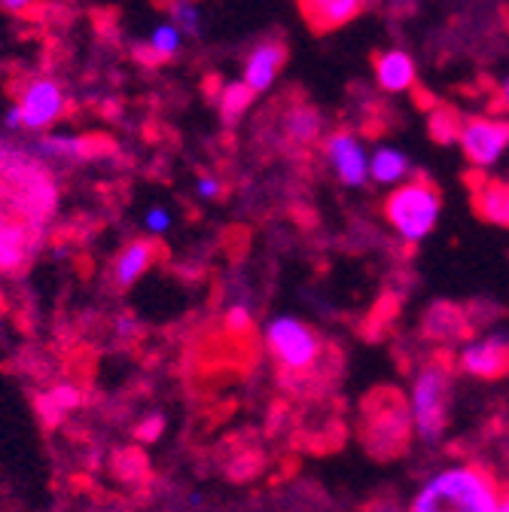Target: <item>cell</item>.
<instances>
[{"instance_id":"cell-1","label":"cell","mask_w":509,"mask_h":512,"mask_svg":"<svg viewBox=\"0 0 509 512\" xmlns=\"http://www.w3.org/2000/svg\"><path fill=\"white\" fill-rule=\"evenodd\" d=\"M500 479L476 461H452L430 470L406 500V512H497Z\"/></svg>"},{"instance_id":"cell-2","label":"cell","mask_w":509,"mask_h":512,"mask_svg":"<svg viewBox=\"0 0 509 512\" xmlns=\"http://www.w3.org/2000/svg\"><path fill=\"white\" fill-rule=\"evenodd\" d=\"M406 409L412 424V439L433 448L445 439L452 427V406H455V372L442 360L421 363L406 388Z\"/></svg>"},{"instance_id":"cell-3","label":"cell","mask_w":509,"mask_h":512,"mask_svg":"<svg viewBox=\"0 0 509 512\" xmlns=\"http://www.w3.org/2000/svg\"><path fill=\"white\" fill-rule=\"evenodd\" d=\"M381 214H385V223L391 226V232L403 244L418 247L439 226L442 192L433 180L412 174L409 180L388 189V199H385V205H381Z\"/></svg>"},{"instance_id":"cell-4","label":"cell","mask_w":509,"mask_h":512,"mask_svg":"<svg viewBox=\"0 0 509 512\" xmlns=\"http://www.w3.org/2000/svg\"><path fill=\"white\" fill-rule=\"evenodd\" d=\"M266 348L272 354V360L293 375H308L321 366L324 357V339L317 336V330H311L302 317L296 314H278L272 317L266 330H263Z\"/></svg>"},{"instance_id":"cell-5","label":"cell","mask_w":509,"mask_h":512,"mask_svg":"<svg viewBox=\"0 0 509 512\" xmlns=\"http://www.w3.org/2000/svg\"><path fill=\"white\" fill-rule=\"evenodd\" d=\"M412 439V424H409V409L406 400L391 391L378 403L369 406L363 418V445L378 458H394Z\"/></svg>"},{"instance_id":"cell-6","label":"cell","mask_w":509,"mask_h":512,"mask_svg":"<svg viewBox=\"0 0 509 512\" xmlns=\"http://www.w3.org/2000/svg\"><path fill=\"white\" fill-rule=\"evenodd\" d=\"M458 150L476 171H491L509 153V116L473 113L461 116Z\"/></svg>"},{"instance_id":"cell-7","label":"cell","mask_w":509,"mask_h":512,"mask_svg":"<svg viewBox=\"0 0 509 512\" xmlns=\"http://www.w3.org/2000/svg\"><path fill=\"white\" fill-rule=\"evenodd\" d=\"M321 153L333 177L345 189H363L369 183V147L351 128H336L321 141Z\"/></svg>"},{"instance_id":"cell-8","label":"cell","mask_w":509,"mask_h":512,"mask_svg":"<svg viewBox=\"0 0 509 512\" xmlns=\"http://www.w3.org/2000/svg\"><path fill=\"white\" fill-rule=\"evenodd\" d=\"M455 369L476 381H497L509 372V336L500 330L464 339L455 357Z\"/></svg>"},{"instance_id":"cell-9","label":"cell","mask_w":509,"mask_h":512,"mask_svg":"<svg viewBox=\"0 0 509 512\" xmlns=\"http://www.w3.org/2000/svg\"><path fill=\"white\" fill-rule=\"evenodd\" d=\"M19 113L25 132H49V128L68 113V95L52 77H34L19 95Z\"/></svg>"},{"instance_id":"cell-10","label":"cell","mask_w":509,"mask_h":512,"mask_svg":"<svg viewBox=\"0 0 509 512\" xmlns=\"http://www.w3.org/2000/svg\"><path fill=\"white\" fill-rule=\"evenodd\" d=\"M287 64V43L278 40V37H266L260 43H253L250 52L244 55V64H241V83L253 92V95H266L281 71Z\"/></svg>"},{"instance_id":"cell-11","label":"cell","mask_w":509,"mask_h":512,"mask_svg":"<svg viewBox=\"0 0 509 512\" xmlns=\"http://www.w3.org/2000/svg\"><path fill=\"white\" fill-rule=\"evenodd\" d=\"M372 77L385 95H406L418 86V61L400 46L381 49L372 58Z\"/></svg>"},{"instance_id":"cell-12","label":"cell","mask_w":509,"mask_h":512,"mask_svg":"<svg viewBox=\"0 0 509 512\" xmlns=\"http://www.w3.org/2000/svg\"><path fill=\"white\" fill-rule=\"evenodd\" d=\"M375 0H299V10L311 31L330 34L336 28L351 25L357 16H363Z\"/></svg>"},{"instance_id":"cell-13","label":"cell","mask_w":509,"mask_h":512,"mask_svg":"<svg viewBox=\"0 0 509 512\" xmlns=\"http://www.w3.org/2000/svg\"><path fill=\"white\" fill-rule=\"evenodd\" d=\"M409 177H412V159L406 156V150L394 144H378L369 150V183L381 189H394Z\"/></svg>"},{"instance_id":"cell-14","label":"cell","mask_w":509,"mask_h":512,"mask_svg":"<svg viewBox=\"0 0 509 512\" xmlns=\"http://www.w3.org/2000/svg\"><path fill=\"white\" fill-rule=\"evenodd\" d=\"M156 253H159L156 244L147 238H138L129 247H122V253L113 260V284L122 290L138 284L150 272V266L156 263Z\"/></svg>"},{"instance_id":"cell-15","label":"cell","mask_w":509,"mask_h":512,"mask_svg":"<svg viewBox=\"0 0 509 512\" xmlns=\"http://www.w3.org/2000/svg\"><path fill=\"white\" fill-rule=\"evenodd\" d=\"M34 147L43 159H55V162H83V159L98 156V141L83 138V135L49 132V135H40Z\"/></svg>"},{"instance_id":"cell-16","label":"cell","mask_w":509,"mask_h":512,"mask_svg":"<svg viewBox=\"0 0 509 512\" xmlns=\"http://www.w3.org/2000/svg\"><path fill=\"white\" fill-rule=\"evenodd\" d=\"M284 135L296 147H311L324 138V113L311 104H296L284 116Z\"/></svg>"},{"instance_id":"cell-17","label":"cell","mask_w":509,"mask_h":512,"mask_svg":"<svg viewBox=\"0 0 509 512\" xmlns=\"http://www.w3.org/2000/svg\"><path fill=\"white\" fill-rule=\"evenodd\" d=\"M473 208L476 214L500 229H509V183L500 180H485L476 192H473Z\"/></svg>"},{"instance_id":"cell-18","label":"cell","mask_w":509,"mask_h":512,"mask_svg":"<svg viewBox=\"0 0 509 512\" xmlns=\"http://www.w3.org/2000/svg\"><path fill=\"white\" fill-rule=\"evenodd\" d=\"M183 37H186V34H183L171 19H168V22H159V25L153 28V34H150L147 46H138V58H141V61H150V64L177 58L180 49H183Z\"/></svg>"},{"instance_id":"cell-19","label":"cell","mask_w":509,"mask_h":512,"mask_svg":"<svg viewBox=\"0 0 509 512\" xmlns=\"http://www.w3.org/2000/svg\"><path fill=\"white\" fill-rule=\"evenodd\" d=\"M424 330L439 342H458L464 336V314L452 305H433L424 317Z\"/></svg>"},{"instance_id":"cell-20","label":"cell","mask_w":509,"mask_h":512,"mask_svg":"<svg viewBox=\"0 0 509 512\" xmlns=\"http://www.w3.org/2000/svg\"><path fill=\"white\" fill-rule=\"evenodd\" d=\"M28 235L19 223L0 226V272H13L25 263L28 256Z\"/></svg>"},{"instance_id":"cell-21","label":"cell","mask_w":509,"mask_h":512,"mask_svg":"<svg viewBox=\"0 0 509 512\" xmlns=\"http://www.w3.org/2000/svg\"><path fill=\"white\" fill-rule=\"evenodd\" d=\"M253 95L241 80H232V83H226L223 89H220V95H217V110H220V119L226 122V125H235V122H241L244 119V113L250 110V104H253Z\"/></svg>"},{"instance_id":"cell-22","label":"cell","mask_w":509,"mask_h":512,"mask_svg":"<svg viewBox=\"0 0 509 512\" xmlns=\"http://www.w3.org/2000/svg\"><path fill=\"white\" fill-rule=\"evenodd\" d=\"M427 132L436 144L452 147L458 144V132H461V113H455L452 107H433L427 116Z\"/></svg>"},{"instance_id":"cell-23","label":"cell","mask_w":509,"mask_h":512,"mask_svg":"<svg viewBox=\"0 0 509 512\" xmlns=\"http://www.w3.org/2000/svg\"><path fill=\"white\" fill-rule=\"evenodd\" d=\"M171 22L186 34V37H199L202 34V10L196 0H174L171 7Z\"/></svg>"},{"instance_id":"cell-24","label":"cell","mask_w":509,"mask_h":512,"mask_svg":"<svg viewBox=\"0 0 509 512\" xmlns=\"http://www.w3.org/2000/svg\"><path fill=\"white\" fill-rule=\"evenodd\" d=\"M250 324H253V308H250L247 302H235V305L226 308V314H223V327H226L229 333H247Z\"/></svg>"},{"instance_id":"cell-25","label":"cell","mask_w":509,"mask_h":512,"mask_svg":"<svg viewBox=\"0 0 509 512\" xmlns=\"http://www.w3.org/2000/svg\"><path fill=\"white\" fill-rule=\"evenodd\" d=\"M80 391L74 388V384H58V388H52L49 391V406H52V412L55 415H61V412H68V409H74V406H80Z\"/></svg>"},{"instance_id":"cell-26","label":"cell","mask_w":509,"mask_h":512,"mask_svg":"<svg viewBox=\"0 0 509 512\" xmlns=\"http://www.w3.org/2000/svg\"><path fill=\"white\" fill-rule=\"evenodd\" d=\"M144 226H147V232L162 235V232L171 229V214H168L162 205H153V208H147V214H144Z\"/></svg>"},{"instance_id":"cell-27","label":"cell","mask_w":509,"mask_h":512,"mask_svg":"<svg viewBox=\"0 0 509 512\" xmlns=\"http://www.w3.org/2000/svg\"><path fill=\"white\" fill-rule=\"evenodd\" d=\"M196 192H199V199L214 202V199H220V196H223V183H220V177L202 174V177L196 180Z\"/></svg>"},{"instance_id":"cell-28","label":"cell","mask_w":509,"mask_h":512,"mask_svg":"<svg viewBox=\"0 0 509 512\" xmlns=\"http://www.w3.org/2000/svg\"><path fill=\"white\" fill-rule=\"evenodd\" d=\"M165 433V418L162 415H150L141 427H138V439L141 442H156Z\"/></svg>"},{"instance_id":"cell-29","label":"cell","mask_w":509,"mask_h":512,"mask_svg":"<svg viewBox=\"0 0 509 512\" xmlns=\"http://www.w3.org/2000/svg\"><path fill=\"white\" fill-rule=\"evenodd\" d=\"M34 4H37V0H0V10H4V13H13V16H22V13H28Z\"/></svg>"},{"instance_id":"cell-30","label":"cell","mask_w":509,"mask_h":512,"mask_svg":"<svg viewBox=\"0 0 509 512\" xmlns=\"http://www.w3.org/2000/svg\"><path fill=\"white\" fill-rule=\"evenodd\" d=\"M4 128H10V132H19V128H22V113H19V104L7 107V113H4Z\"/></svg>"},{"instance_id":"cell-31","label":"cell","mask_w":509,"mask_h":512,"mask_svg":"<svg viewBox=\"0 0 509 512\" xmlns=\"http://www.w3.org/2000/svg\"><path fill=\"white\" fill-rule=\"evenodd\" d=\"M366 512H406V506L397 503V500H378V503H372Z\"/></svg>"},{"instance_id":"cell-32","label":"cell","mask_w":509,"mask_h":512,"mask_svg":"<svg viewBox=\"0 0 509 512\" xmlns=\"http://www.w3.org/2000/svg\"><path fill=\"white\" fill-rule=\"evenodd\" d=\"M391 13H397V16L415 13V0H394V4H391Z\"/></svg>"},{"instance_id":"cell-33","label":"cell","mask_w":509,"mask_h":512,"mask_svg":"<svg viewBox=\"0 0 509 512\" xmlns=\"http://www.w3.org/2000/svg\"><path fill=\"white\" fill-rule=\"evenodd\" d=\"M500 107L506 110V116H509V80H503L500 83Z\"/></svg>"},{"instance_id":"cell-34","label":"cell","mask_w":509,"mask_h":512,"mask_svg":"<svg viewBox=\"0 0 509 512\" xmlns=\"http://www.w3.org/2000/svg\"><path fill=\"white\" fill-rule=\"evenodd\" d=\"M497 512H509V491H503V497H500V506H497Z\"/></svg>"}]
</instances>
